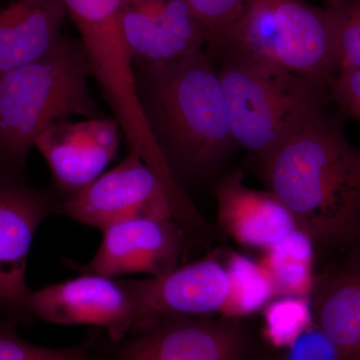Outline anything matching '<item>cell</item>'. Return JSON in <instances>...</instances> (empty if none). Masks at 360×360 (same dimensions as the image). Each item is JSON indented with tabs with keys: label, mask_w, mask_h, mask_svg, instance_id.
I'll list each match as a JSON object with an SVG mask.
<instances>
[{
	"label": "cell",
	"mask_w": 360,
	"mask_h": 360,
	"mask_svg": "<svg viewBox=\"0 0 360 360\" xmlns=\"http://www.w3.org/2000/svg\"><path fill=\"white\" fill-rule=\"evenodd\" d=\"M315 245L307 232L296 229L265 250L262 265L279 296L309 297L314 288Z\"/></svg>",
	"instance_id": "e0dca14e"
},
{
	"label": "cell",
	"mask_w": 360,
	"mask_h": 360,
	"mask_svg": "<svg viewBox=\"0 0 360 360\" xmlns=\"http://www.w3.org/2000/svg\"><path fill=\"white\" fill-rule=\"evenodd\" d=\"M309 297L279 296L264 309L262 338L276 349H285L314 326Z\"/></svg>",
	"instance_id": "44dd1931"
},
{
	"label": "cell",
	"mask_w": 360,
	"mask_h": 360,
	"mask_svg": "<svg viewBox=\"0 0 360 360\" xmlns=\"http://www.w3.org/2000/svg\"><path fill=\"white\" fill-rule=\"evenodd\" d=\"M58 213L101 231L129 219L176 220L174 205L165 184L141 153L132 148L110 172L59 198Z\"/></svg>",
	"instance_id": "ba28073f"
},
{
	"label": "cell",
	"mask_w": 360,
	"mask_h": 360,
	"mask_svg": "<svg viewBox=\"0 0 360 360\" xmlns=\"http://www.w3.org/2000/svg\"><path fill=\"white\" fill-rule=\"evenodd\" d=\"M215 198L219 229L240 245L265 250L298 229L292 213L274 193L245 186L241 169L220 177Z\"/></svg>",
	"instance_id": "5bb4252c"
},
{
	"label": "cell",
	"mask_w": 360,
	"mask_h": 360,
	"mask_svg": "<svg viewBox=\"0 0 360 360\" xmlns=\"http://www.w3.org/2000/svg\"><path fill=\"white\" fill-rule=\"evenodd\" d=\"M264 360H285V359H284L283 352H279V354H267V356L265 357Z\"/></svg>",
	"instance_id": "484cf974"
},
{
	"label": "cell",
	"mask_w": 360,
	"mask_h": 360,
	"mask_svg": "<svg viewBox=\"0 0 360 360\" xmlns=\"http://www.w3.org/2000/svg\"><path fill=\"white\" fill-rule=\"evenodd\" d=\"M141 321L137 328L169 316H221L229 295L224 264L206 257L158 277L131 279Z\"/></svg>",
	"instance_id": "4fadbf2b"
},
{
	"label": "cell",
	"mask_w": 360,
	"mask_h": 360,
	"mask_svg": "<svg viewBox=\"0 0 360 360\" xmlns=\"http://www.w3.org/2000/svg\"><path fill=\"white\" fill-rule=\"evenodd\" d=\"M359 240H360V225H359Z\"/></svg>",
	"instance_id": "83f0119b"
},
{
	"label": "cell",
	"mask_w": 360,
	"mask_h": 360,
	"mask_svg": "<svg viewBox=\"0 0 360 360\" xmlns=\"http://www.w3.org/2000/svg\"><path fill=\"white\" fill-rule=\"evenodd\" d=\"M66 16L61 0H0V75L51 51Z\"/></svg>",
	"instance_id": "9a60e30c"
},
{
	"label": "cell",
	"mask_w": 360,
	"mask_h": 360,
	"mask_svg": "<svg viewBox=\"0 0 360 360\" xmlns=\"http://www.w3.org/2000/svg\"><path fill=\"white\" fill-rule=\"evenodd\" d=\"M326 4H331V2L338 1V0H326Z\"/></svg>",
	"instance_id": "4316f807"
},
{
	"label": "cell",
	"mask_w": 360,
	"mask_h": 360,
	"mask_svg": "<svg viewBox=\"0 0 360 360\" xmlns=\"http://www.w3.org/2000/svg\"><path fill=\"white\" fill-rule=\"evenodd\" d=\"M120 127L115 118L52 123L35 141L51 169L58 198L89 186L110 165L120 146Z\"/></svg>",
	"instance_id": "7c38bea8"
},
{
	"label": "cell",
	"mask_w": 360,
	"mask_h": 360,
	"mask_svg": "<svg viewBox=\"0 0 360 360\" xmlns=\"http://www.w3.org/2000/svg\"><path fill=\"white\" fill-rule=\"evenodd\" d=\"M77 26L87 54L103 58L124 49L120 23L123 0H61Z\"/></svg>",
	"instance_id": "ac0fdd59"
},
{
	"label": "cell",
	"mask_w": 360,
	"mask_h": 360,
	"mask_svg": "<svg viewBox=\"0 0 360 360\" xmlns=\"http://www.w3.org/2000/svg\"><path fill=\"white\" fill-rule=\"evenodd\" d=\"M186 245V231L176 220L134 219L103 229L101 245L87 264L63 262L82 274L158 277L179 266Z\"/></svg>",
	"instance_id": "30bf717a"
},
{
	"label": "cell",
	"mask_w": 360,
	"mask_h": 360,
	"mask_svg": "<svg viewBox=\"0 0 360 360\" xmlns=\"http://www.w3.org/2000/svg\"><path fill=\"white\" fill-rule=\"evenodd\" d=\"M142 115L165 165L181 186L217 176L238 148L212 56L134 70Z\"/></svg>",
	"instance_id": "6da1fadb"
},
{
	"label": "cell",
	"mask_w": 360,
	"mask_h": 360,
	"mask_svg": "<svg viewBox=\"0 0 360 360\" xmlns=\"http://www.w3.org/2000/svg\"><path fill=\"white\" fill-rule=\"evenodd\" d=\"M58 194L30 184L25 174L0 170V317L30 324L26 269L42 221L58 213Z\"/></svg>",
	"instance_id": "52a82bcc"
},
{
	"label": "cell",
	"mask_w": 360,
	"mask_h": 360,
	"mask_svg": "<svg viewBox=\"0 0 360 360\" xmlns=\"http://www.w3.org/2000/svg\"><path fill=\"white\" fill-rule=\"evenodd\" d=\"M224 49L329 87L338 75L328 11L304 0H246Z\"/></svg>",
	"instance_id": "5b68a950"
},
{
	"label": "cell",
	"mask_w": 360,
	"mask_h": 360,
	"mask_svg": "<svg viewBox=\"0 0 360 360\" xmlns=\"http://www.w3.org/2000/svg\"><path fill=\"white\" fill-rule=\"evenodd\" d=\"M217 70L229 124L238 148L266 160L295 135L328 115V85L269 65L231 49Z\"/></svg>",
	"instance_id": "277c9868"
},
{
	"label": "cell",
	"mask_w": 360,
	"mask_h": 360,
	"mask_svg": "<svg viewBox=\"0 0 360 360\" xmlns=\"http://www.w3.org/2000/svg\"><path fill=\"white\" fill-rule=\"evenodd\" d=\"M28 303L35 319L58 326H96L112 342L127 338L141 321L131 279L84 274L30 291Z\"/></svg>",
	"instance_id": "9c48e42d"
},
{
	"label": "cell",
	"mask_w": 360,
	"mask_h": 360,
	"mask_svg": "<svg viewBox=\"0 0 360 360\" xmlns=\"http://www.w3.org/2000/svg\"><path fill=\"white\" fill-rule=\"evenodd\" d=\"M331 98L341 115L360 123V68L340 73L331 82Z\"/></svg>",
	"instance_id": "d4e9b609"
},
{
	"label": "cell",
	"mask_w": 360,
	"mask_h": 360,
	"mask_svg": "<svg viewBox=\"0 0 360 360\" xmlns=\"http://www.w3.org/2000/svg\"><path fill=\"white\" fill-rule=\"evenodd\" d=\"M262 176L316 248L340 250L359 240L360 146L328 115L259 162Z\"/></svg>",
	"instance_id": "7a4b0ae2"
},
{
	"label": "cell",
	"mask_w": 360,
	"mask_h": 360,
	"mask_svg": "<svg viewBox=\"0 0 360 360\" xmlns=\"http://www.w3.org/2000/svg\"><path fill=\"white\" fill-rule=\"evenodd\" d=\"M202 28L207 52L213 56L224 49L227 37L246 0H182Z\"/></svg>",
	"instance_id": "603a6c76"
},
{
	"label": "cell",
	"mask_w": 360,
	"mask_h": 360,
	"mask_svg": "<svg viewBox=\"0 0 360 360\" xmlns=\"http://www.w3.org/2000/svg\"><path fill=\"white\" fill-rule=\"evenodd\" d=\"M120 23L134 70L167 68L207 51L205 33L182 0H123Z\"/></svg>",
	"instance_id": "8fae6325"
},
{
	"label": "cell",
	"mask_w": 360,
	"mask_h": 360,
	"mask_svg": "<svg viewBox=\"0 0 360 360\" xmlns=\"http://www.w3.org/2000/svg\"><path fill=\"white\" fill-rule=\"evenodd\" d=\"M314 323L335 343L342 360H360V266L315 279L309 296Z\"/></svg>",
	"instance_id": "2e32d148"
},
{
	"label": "cell",
	"mask_w": 360,
	"mask_h": 360,
	"mask_svg": "<svg viewBox=\"0 0 360 360\" xmlns=\"http://www.w3.org/2000/svg\"><path fill=\"white\" fill-rule=\"evenodd\" d=\"M326 8L333 25L338 75L360 68V0H338Z\"/></svg>",
	"instance_id": "7402d4cb"
},
{
	"label": "cell",
	"mask_w": 360,
	"mask_h": 360,
	"mask_svg": "<svg viewBox=\"0 0 360 360\" xmlns=\"http://www.w3.org/2000/svg\"><path fill=\"white\" fill-rule=\"evenodd\" d=\"M90 77L84 45L65 35L41 58L0 75V170L25 174L35 141L52 123L105 117Z\"/></svg>",
	"instance_id": "3957f363"
},
{
	"label": "cell",
	"mask_w": 360,
	"mask_h": 360,
	"mask_svg": "<svg viewBox=\"0 0 360 360\" xmlns=\"http://www.w3.org/2000/svg\"><path fill=\"white\" fill-rule=\"evenodd\" d=\"M224 266L231 288L221 316L246 319L264 310L277 297L276 285L262 264L232 253Z\"/></svg>",
	"instance_id": "d6986e66"
},
{
	"label": "cell",
	"mask_w": 360,
	"mask_h": 360,
	"mask_svg": "<svg viewBox=\"0 0 360 360\" xmlns=\"http://www.w3.org/2000/svg\"><path fill=\"white\" fill-rule=\"evenodd\" d=\"M18 322L0 317V360H104L98 335L68 347L32 345L18 335Z\"/></svg>",
	"instance_id": "ffe728a7"
},
{
	"label": "cell",
	"mask_w": 360,
	"mask_h": 360,
	"mask_svg": "<svg viewBox=\"0 0 360 360\" xmlns=\"http://www.w3.org/2000/svg\"><path fill=\"white\" fill-rule=\"evenodd\" d=\"M104 360H264L246 319L169 316L142 324L118 342L103 343Z\"/></svg>",
	"instance_id": "8992f818"
},
{
	"label": "cell",
	"mask_w": 360,
	"mask_h": 360,
	"mask_svg": "<svg viewBox=\"0 0 360 360\" xmlns=\"http://www.w3.org/2000/svg\"><path fill=\"white\" fill-rule=\"evenodd\" d=\"M283 354L285 360H342L335 343L314 324Z\"/></svg>",
	"instance_id": "cb8c5ba5"
}]
</instances>
